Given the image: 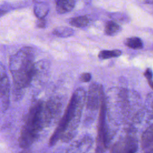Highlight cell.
Returning a JSON list of instances; mask_svg holds the SVG:
<instances>
[{"mask_svg":"<svg viewBox=\"0 0 153 153\" xmlns=\"http://www.w3.org/2000/svg\"><path fill=\"white\" fill-rule=\"evenodd\" d=\"M85 102V90L81 88L76 89L71 98L62 118L50 139V146L56 144L59 139L68 141L73 137L79 123Z\"/></svg>","mask_w":153,"mask_h":153,"instance_id":"6da1fadb","label":"cell"},{"mask_svg":"<svg viewBox=\"0 0 153 153\" xmlns=\"http://www.w3.org/2000/svg\"><path fill=\"white\" fill-rule=\"evenodd\" d=\"M34 59L33 49L29 47L21 48L10 57L9 69L16 91H22L32 82L37 73Z\"/></svg>","mask_w":153,"mask_h":153,"instance_id":"7a4b0ae2","label":"cell"},{"mask_svg":"<svg viewBox=\"0 0 153 153\" xmlns=\"http://www.w3.org/2000/svg\"><path fill=\"white\" fill-rule=\"evenodd\" d=\"M42 102L39 101L29 110L19 137V145L23 149L28 148L36 139L38 133L45 127L42 116Z\"/></svg>","mask_w":153,"mask_h":153,"instance_id":"3957f363","label":"cell"},{"mask_svg":"<svg viewBox=\"0 0 153 153\" xmlns=\"http://www.w3.org/2000/svg\"><path fill=\"white\" fill-rule=\"evenodd\" d=\"M104 96L102 87L97 83L92 84L88 90L86 100L87 109L88 111H96L101 103V100Z\"/></svg>","mask_w":153,"mask_h":153,"instance_id":"277c9868","label":"cell"},{"mask_svg":"<svg viewBox=\"0 0 153 153\" xmlns=\"http://www.w3.org/2000/svg\"><path fill=\"white\" fill-rule=\"evenodd\" d=\"M137 148L136 139L132 136H127L114 145L111 153H135Z\"/></svg>","mask_w":153,"mask_h":153,"instance_id":"5b68a950","label":"cell"},{"mask_svg":"<svg viewBox=\"0 0 153 153\" xmlns=\"http://www.w3.org/2000/svg\"><path fill=\"white\" fill-rule=\"evenodd\" d=\"M1 105L2 112L7 110L10 105V81L5 71L1 73Z\"/></svg>","mask_w":153,"mask_h":153,"instance_id":"8992f818","label":"cell"},{"mask_svg":"<svg viewBox=\"0 0 153 153\" xmlns=\"http://www.w3.org/2000/svg\"><path fill=\"white\" fill-rule=\"evenodd\" d=\"M141 145L144 153H153V125L148 127L143 133Z\"/></svg>","mask_w":153,"mask_h":153,"instance_id":"52a82bcc","label":"cell"},{"mask_svg":"<svg viewBox=\"0 0 153 153\" xmlns=\"http://www.w3.org/2000/svg\"><path fill=\"white\" fill-rule=\"evenodd\" d=\"M75 5L74 0H59L56 2V11L59 14L68 13L73 10Z\"/></svg>","mask_w":153,"mask_h":153,"instance_id":"ba28073f","label":"cell"},{"mask_svg":"<svg viewBox=\"0 0 153 153\" xmlns=\"http://www.w3.org/2000/svg\"><path fill=\"white\" fill-rule=\"evenodd\" d=\"M49 11V5L45 2L38 1L35 3L33 12L38 19H44Z\"/></svg>","mask_w":153,"mask_h":153,"instance_id":"9c48e42d","label":"cell"},{"mask_svg":"<svg viewBox=\"0 0 153 153\" xmlns=\"http://www.w3.org/2000/svg\"><path fill=\"white\" fill-rule=\"evenodd\" d=\"M121 30V27L120 25L114 21H108L105 24V32L107 35L114 36L118 34Z\"/></svg>","mask_w":153,"mask_h":153,"instance_id":"30bf717a","label":"cell"},{"mask_svg":"<svg viewBox=\"0 0 153 153\" xmlns=\"http://www.w3.org/2000/svg\"><path fill=\"white\" fill-rule=\"evenodd\" d=\"M69 23L72 26L76 27H85L89 23V19L85 16H79L71 18Z\"/></svg>","mask_w":153,"mask_h":153,"instance_id":"8fae6325","label":"cell"},{"mask_svg":"<svg viewBox=\"0 0 153 153\" xmlns=\"http://www.w3.org/2000/svg\"><path fill=\"white\" fill-rule=\"evenodd\" d=\"M74 33L73 29L67 26H59L55 28L53 31V35L60 38H67L72 36Z\"/></svg>","mask_w":153,"mask_h":153,"instance_id":"7c38bea8","label":"cell"},{"mask_svg":"<svg viewBox=\"0 0 153 153\" xmlns=\"http://www.w3.org/2000/svg\"><path fill=\"white\" fill-rule=\"evenodd\" d=\"M124 44L132 49L138 50L143 48V44L142 39L138 37H130L127 38L124 41Z\"/></svg>","mask_w":153,"mask_h":153,"instance_id":"4fadbf2b","label":"cell"},{"mask_svg":"<svg viewBox=\"0 0 153 153\" xmlns=\"http://www.w3.org/2000/svg\"><path fill=\"white\" fill-rule=\"evenodd\" d=\"M122 52L120 50H102L98 54V57L102 60L108 59L113 57H117L121 56Z\"/></svg>","mask_w":153,"mask_h":153,"instance_id":"5bb4252c","label":"cell"},{"mask_svg":"<svg viewBox=\"0 0 153 153\" xmlns=\"http://www.w3.org/2000/svg\"><path fill=\"white\" fill-rule=\"evenodd\" d=\"M91 79V75L90 73L85 72L79 76V79L84 82H88Z\"/></svg>","mask_w":153,"mask_h":153,"instance_id":"9a60e30c","label":"cell"},{"mask_svg":"<svg viewBox=\"0 0 153 153\" xmlns=\"http://www.w3.org/2000/svg\"><path fill=\"white\" fill-rule=\"evenodd\" d=\"M144 75L148 81L152 79L153 72L151 68H147L144 73Z\"/></svg>","mask_w":153,"mask_h":153,"instance_id":"2e32d148","label":"cell"},{"mask_svg":"<svg viewBox=\"0 0 153 153\" xmlns=\"http://www.w3.org/2000/svg\"><path fill=\"white\" fill-rule=\"evenodd\" d=\"M36 24L38 27L44 28L46 25V20L44 19H38Z\"/></svg>","mask_w":153,"mask_h":153,"instance_id":"e0dca14e","label":"cell"},{"mask_svg":"<svg viewBox=\"0 0 153 153\" xmlns=\"http://www.w3.org/2000/svg\"><path fill=\"white\" fill-rule=\"evenodd\" d=\"M148 84H149V86L151 87V88L153 90V80L151 79V80L148 81Z\"/></svg>","mask_w":153,"mask_h":153,"instance_id":"ac0fdd59","label":"cell"},{"mask_svg":"<svg viewBox=\"0 0 153 153\" xmlns=\"http://www.w3.org/2000/svg\"><path fill=\"white\" fill-rule=\"evenodd\" d=\"M146 2V3H149V4H152V3H153V1H146V2Z\"/></svg>","mask_w":153,"mask_h":153,"instance_id":"d6986e66","label":"cell"}]
</instances>
